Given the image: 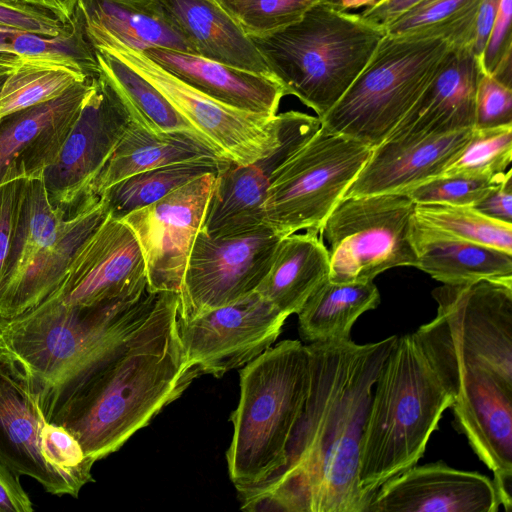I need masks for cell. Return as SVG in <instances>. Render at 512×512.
Returning a JSON list of instances; mask_svg holds the SVG:
<instances>
[{"label":"cell","mask_w":512,"mask_h":512,"mask_svg":"<svg viewBox=\"0 0 512 512\" xmlns=\"http://www.w3.org/2000/svg\"><path fill=\"white\" fill-rule=\"evenodd\" d=\"M398 336L306 344L309 383L285 466L238 492L245 511L365 512L359 483L361 441L373 389Z\"/></svg>","instance_id":"obj_1"},{"label":"cell","mask_w":512,"mask_h":512,"mask_svg":"<svg viewBox=\"0 0 512 512\" xmlns=\"http://www.w3.org/2000/svg\"><path fill=\"white\" fill-rule=\"evenodd\" d=\"M178 306V293L159 292L148 321L83 379L51 419L94 463L119 450L200 376L179 340Z\"/></svg>","instance_id":"obj_2"},{"label":"cell","mask_w":512,"mask_h":512,"mask_svg":"<svg viewBox=\"0 0 512 512\" xmlns=\"http://www.w3.org/2000/svg\"><path fill=\"white\" fill-rule=\"evenodd\" d=\"M159 292L85 307L37 305L0 317V366L35 393L51 421L73 391L150 318Z\"/></svg>","instance_id":"obj_3"},{"label":"cell","mask_w":512,"mask_h":512,"mask_svg":"<svg viewBox=\"0 0 512 512\" xmlns=\"http://www.w3.org/2000/svg\"><path fill=\"white\" fill-rule=\"evenodd\" d=\"M453 401L415 333L397 337L376 380L362 435L359 483L368 503L385 482L418 463Z\"/></svg>","instance_id":"obj_4"},{"label":"cell","mask_w":512,"mask_h":512,"mask_svg":"<svg viewBox=\"0 0 512 512\" xmlns=\"http://www.w3.org/2000/svg\"><path fill=\"white\" fill-rule=\"evenodd\" d=\"M385 36L359 14L323 1L297 21L250 36L285 95L297 97L321 120L346 92Z\"/></svg>","instance_id":"obj_5"},{"label":"cell","mask_w":512,"mask_h":512,"mask_svg":"<svg viewBox=\"0 0 512 512\" xmlns=\"http://www.w3.org/2000/svg\"><path fill=\"white\" fill-rule=\"evenodd\" d=\"M308 383V351L298 340L279 342L240 370V398L230 415L233 436L226 453L238 492L262 485L285 466Z\"/></svg>","instance_id":"obj_6"},{"label":"cell","mask_w":512,"mask_h":512,"mask_svg":"<svg viewBox=\"0 0 512 512\" xmlns=\"http://www.w3.org/2000/svg\"><path fill=\"white\" fill-rule=\"evenodd\" d=\"M432 296L436 316L414 333L445 387L470 368L512 386V281L443 284Z\"/></svg>","instance_id":"obj_7"},{"label":"cell","mask_w":512,"mask_h":512,"mask_svg":"<svg viewBox=\"0 0 512 512\" xmlns=\"http://www.w3.org/2000/svg\"><path fill=\"white\" fill-rule=\"evenodd\" d=\"M450 43L422 34H385L346 92L320 120L326 130L371 148L405 116L436 72Z\"/></svg>","instance_id":"obj_8"},{"label":"cell","mask_w":512,"mask_h":512,"mask_svg":"<svg viewBox=\"0 0 512 512\" xmlns=\"http://www.w3.org/2000/svg\"><path fill=\"white\" fill-rule=\"evenodd\" d=\"M371 151L321 126L277 171L263 204L262 225L279 237L301 230L320 233Z\"/></svg>","instance_id":"obj_9"},{"label":"cell","mask_w":512,"mask_h":512,"mask_svg":"<svg viewBox=\"0 0 512 512\" xmlns=\"http://www.w3.org/2000/svg\"><path fill=\"white\" fill-rule=\"evenodd\" d=\"M414 213L415 203L403 192L344 196L320 230L329 244L328 279L371 281L391 268L416 267Z\"/></svg>","instance_id":"obj_10"},{"label":"cell","mask_w":512,"mask_h":512,"mask_svg":"<svg viewBox=\"0 0 512 512\" xmlns=\"http://www.w3.org/2000/svg\"><path fill=\"white\" fill-rule=\"evenodd\" d=\"M0 461L50 494L77 498L93 481L92 462L78 440L50 422L38 396L0 366Z\"/></svg>","instance_id":"obj_11"},{"label":"cell","mask_w":512,"mask_h":512,"mask_svg":"<svg viewBox=\"0 0 512 512\" xmlns=\"http://www.w3.org/2000/svg\"><path fill=\"white\" fill-rule=\"evenodd\" d=\"M132 120L111 82L102 73L95 76L59 155L42 175L50 203L65 218L98 198L91 186Z\"/></svg>","instance_id":"obj_12"},{"label":"cell","mask_w":512,"mask_h":512,"mask_svg":"<svg viewBox=\"0 0 512 512\" xmlns=\"http://www.w3.org/2000/svg\"><path fill=\"white\" fill-rule=\"evenodd\" d=\"M127 63L150 81L174 108L226 159L247 165L276 142L277 118L237 109L186 84L142 51L111 40L91 43Z\"/></svg>","instance_id":"obj_13"},{"label":"cell","mask_w":512,"mask_h":512,"mask_svg":"<svg viewBox=\"0 0 512 512\" xmlns=\"http://www.w3.org/2000/svg\"><path fill=\"white\" fill-rule=\"evenodd\" d=\"M280 239L265 225L224 237H210L200 230L178 293V318L190 319L255 291Z\"/></svg>","instance_id":"obj_14"},{"label":"cell","mask_w":512,"mask_h":512,"mask_svg":"<svg viewBox=\"0 0 512 512\" xmlns=\"http://www.w3.org/2000/svg\"><path fill=\"white\" fill-rule=\"evenodd\" d=\"M288 316L253 291L190 319L177 320L187 361L199 374L222 377L271 347Z\"/></svg>","instance_id":"obj_15"},{"label":"cell","mask_w":512,"mask_h":512,"mask_svg":"<svg viewBox=\"0 0 512 512\" xmlns=\"http://www.w3.org/2000/svg\"><path fill=\"white\" fill-rule=\"evenodd\" d=\"M274 145L247 165L229 162L217 175L201 231L210 237L244 234L262 226L263 204L277 171L321 127L299 111L277 113Z\"/></svg>","instance_id":"obj_16"},{"label":"cell","mask_w":512,"mask_h":512,"mask_svg":"<svg viewBox=\"0 0 512 512\" xmlns=\"http://www.w3.org/2000/svg\"><path fill=\"white\" fill-rule=\"evenodd\" d=\"M216 175L200 176L121 219L141 247L152 292L179 293L191 249L204 223Z\"/></svg>","instance_id":"obj_17"},{"label":"cell","mask_w":512,"mask_h":512,"mask_svg":"<svg viewBox=\"0 0 512 512\" xmlns=\"http://www.w3.org/2000/svg\"><path fill=\"white\" fill-rule=\"evenodd\" d=\"M146 265L129 226L111 216L86 239L59 286L40 304L85 307L143 292Z\"/></svg>","instance_id":"obj_18"},{"label":"cell","mask_w":512,"mask_h":512,"mask_svg":"<svg viewBox=\"0 0 512 512\" xmlns=\"http://www.w3.org/2000/svg\"><path fill=\"white\" fill-rule=\"evenodd\" d=\"M451 408L458 429L493 473L501 505L512 510V386L495 374L470 368L458 377Z\"/></svg>","instance_id":"obj_19"},{"label":"cell","mask_w":512,"mask_h":512,"mask_svg":"<svg viewBox=\"0 0 512 512\" xmlns=\"http://www.w3.org/2000/svg\"><path fill=\"white\" fill-rule=\"evenodd\" d=\"M94 77L0 119V183L12 177H42L59 155Z\"/></svg>","instance_id":"obj_20"},{"label":"cell","mask_w":512,"mask_h":512,"mask_svg":"<svg viewBox=\"0 0 512 512\" xmlns=\"http://www.w3.org/2000/svg\"><path fill=\"white\" fill-rule=\"evenodd\" d=\"M500 505L489 477L438 461L415 464L385 482L365 512H497Z\"/></svg>","instance_id":"obj_21"},{"label":"cell","mask_w":512,"mask_h":512,"mask_svg":"<svg viewBox=\"0 0 512 512\" xmlns=\"http://www.w3.org/2000/svg\"><path fill=\"white\" fill-rule=\"evenodd\" d=\"M482 73L480 59L470 43L450 44L429 83L385 140L420 139L473 129Z\"/></svg>","instance_id":"obj_22"},{"label":"cell","mask_w":512,"mask_h":512,"mask_svg":"<svg viewBox=\"0 0 512 512\" xmlns=\"http://www.w3.org/2000/svg\"><path fill=\"white\" fill-rule=\"evenodd\" d=\"M108 214L105 201L98 197L65 218L56 238L0 285V317L18 316L48 297L64 279L79 248Z\"/></svg>","instance_id":"obj_23"},{"label":"cell","mask_w":512,"mask_h":512,"mask_svg":"<svg viewBox=\"0 0 512 512\" xmlns=\"http://www.w3.org/2000/svg\"><path fill=\"white\" fill-rule=\"evenodd\" d=\"M472 130L383 141L372 148L344 196L402 193L440 175L467 143Z\"/></svg>","instance_id":"obj_24"},{"label":"cell","mask_w":512,"mask_h":512,"mask_svg":"<svg viewBox=\"0 0 512 512\" xmlns=\"http://www.w3.org/2000/svg\"><path fill=\"white\" fill-rule=\"evenodd\" d=\"M142 52L186 84L237 109L274 117L285 96L272 76L172 49L153 47Z\"/></svg>","instance_id":"obj_25"},{"label":"cell","mask_w":512,"mask_h":512,"mask_svg":"<svg viewBox=\"0 0 512 512\" xmlns=\"http://www.w3.org/2000/svg\"><path fill=\"white\" fill-rule=\"evenodd\" d=\"M89 42L111 40L130 48H166L198 55L157 0H80Z\"/></svg>","instance_id":"obj_26"},{"label":"cell","mask_w":512,"mask_h":512,"mask_svg":"<svg viewBox=\"0 0 512 512\" xmlns=\"http://www.w3.org/2000/svg\"><path fill=\"white\" fill-rule=\"evenodd\" d=\"M191 41L199 56L271 76L239 22L215 0H157Z\"/></svg>","instance_id":"obj_27"},{"label":"cell","mask_w":512,"mask_h":512,"mask_svg":"<svg viewBox=\"0 0 512 512\" xmlns=\"http://www.w3.org/2000/svg\"><path fill=\"white\" fill-rule=\"evenodd\" d=\"M411 236L416 268L443 284L512 281V254L448 234L419 220L415 213Z\"/></svg>","instance_id":"obj_28"},{"label":"cell","mask_w":512,"mask_h":512,"mask_svg":"<svg viewBox=\"0 0 512 512\" xmlns=\"http://www.w3.org/2000/svg\"><path fill=\"white\" fill-rule=\"evenodd\" d=\"M202 157L225 158L199 135L181 131L154 133L132 120L90 193L100 197L109 187L136 173Z\"/></svg>","instance_id":"obj_29"},{"label":"cell","mask_w":512,"mask_h":512,"mask_svg":"<svg viewBox=\"0 0 512 512\" xmlns=\"http://www.w3.org/2000/svg\"><path fill=\"white\" fill-rule=\"evenodd\" d=\"M329 276V253L321 234L293 233L278 242L271 266L256 288L286 316L298 314Z\"/></svg>","instance_id":"obj_30"},{"label":"cell","mask_w":512,"mask_h":512,"mask_svg":"<svg viewBox=\"0 0 512 512\" xmlns=\"http://www.w3.org/2000/svg\"><path fill=\"white\" fill-rule=\"evenodd\" d=\"M380 303L379 290L371 281L325 280L298 312V330L307 343L350 339L356 320Z\"/></svg>","instance_id":"obj_31"},{"label":"cell","mask_w":512,"mask_h":512,"mask_svg":"<svg viewBox=\"0 0 512 512\" xmlns=\"http://www.w3.org/2000/svg\"><path fill=\"white\" fill-rule=\"evenodd\" d=\"M229 162L225 158L202 157L160 166L115 183L100 197L107 205L109 216L121 220L200 176L218 174Z\"/></svg>","instance_id":"obj_32"},{"label":"cell","mask_w":512,"mask_h":512,"mask_svg":"<svg viewBox=\"0 0 512 512\" xmlns=\"http://www.w3.org/2000/svg\"><path fill=\"white\" fill-rule=\"evenodd\" d=\"M95 53L100 73L125 100L135 122L154 133L181 131L203 137L167 98L135 69L106 50L95 49Z\"/></svg>","instance_id":"obj_33"},{"label":"cell","mask_w":512,"mask_h":512,"mask_svg":"<svg viewBox=\"0 0 512 512\" xmlns=\"http://www.w3.org/2000/svg\"><path fill=\"white\" fill-rule=\"evenodd\" d=\"M64 213L53 207L42 177L25 180L0 285L12 278L60 230Z\"/></svg>","instance_id":"obj_34"},{"label":"cell","mask_w":512,"mask_h":512,"mask_svg":"<svg viewBox=\"0 0 512 512\" xmlns=\"http://www.w3.org/2000/svg\"><path fill=\"white\" fill-rule=\"evenodd\" d=\"M0 53L66 65L89 77L100 73L95 49L85 35L78 6L70 30L58 36H45L0 25Z\"/></svg>","instance_id":"obj_35"},{"label":"cell","mask_w":512,"mask_h":512,"mask_svg":"<svg viewBox=\"0 0 512 512\" xmlns=\"http://www.w3.org/2000/svg\"><path fill=\"white\" fill-rule=\"evenodd\" d=\"M481 0H423L385 29L390 36L422 34L441 37L450 44L472 45Z\"/></svg>","instance_id":"obj_36"},{"label":"cell","mask_w":512,"mask_h":512,"mask_svg":"<svg viewBox=\"0 0 512 512\" xmlns=\"http://www.w3.org/2000/svg\"><path fill=\"white\" fill-rule=\"evenodd\" d=\"M87 78L66 65L20 58L0 90V119L51 100Z\"/></svg>","instance_id":"obj_37"},{"label":"cell","mask_w":512,"mask_h":512,"mask_svg":"<svg viewBox=\"0 0 512 512\" xmlns=\"http://www.w3.org/2000/svg\"><path fill=\"white\" fill-rule=\"evenodd\" d=\"M415 216L458 238L512 254V224L491 219L472 206L415 204Z\"/></svg>","instance_id":"obj_38"},{"label":"cell","mask_w":512,"mask_h":512,"mask_svg":"<svg viewBox=\"0 0 512 512\" xmlns=\"http://www.w3.org/2000/svg\"><path fill=\"white\" fill-rule=\"evenodd\" d=\"M511 161L512 125L473 128L467 143L441 174L493 176L505 173Z\"/></svg>","instance_id":"obj_39"},{"label":"cell","mask_w":512,"mask_h":512,"mask_svg":"<svg viewBox=\"0 0 512 512\" xmlns=\"http://www.w3.org/2000/svg\"><path fill=\"white\" fill-rule=\"evenodd\" d=\"M506 172L493 176L441 174L403 193H406L415 204L472 206L499 184Z\"/></svg>","instance_id":"obj_40"},{"label":"cell","mask_w":512,"mask_h":512,"mask_svg":"<svg viewBox=\"0 0 512 512\" xmlns=\"http://www.w3.org/2000/svg\"><path fill=\"white\" fill-rule=\"evenodd\" d=\"M318 1L248 0L236 20L249 37L260 36L297 21Z\"/></svg>","instance_id":"obj_41"},{"label":"cell","mask_w":512,"mask_h":512,"mask_svg":"<svg viewBox=\"0 0 512 512\" xmlns=\"http://www.w3.org/2000/svg\"><path fill=\"white\" fill-rule=\"evenodd\" d=\"M512 0H500L496 18L480 57L483 73L501 80L512 78Z\"/></svg>","instance_id":"obj_42"},{"label":"cell","mask_w":512,"mask_h":512,"mask_svg":"<svg viewBox=\"0 0 512 512\" xmlns=\"http://www.w3.org/2000/svg\"><path fill=\"white\" fill-rule=\"evenodd\" d=\"M512 125V87L482 73L476 91L474 129Z\"/></svg>","instance_id":"obj_43"},{"label":"cell","mask_w":512,"mask_h":512,"mask_svg":"<svg viewBox=\"0 0 512 512\" xmlns=\"http://www.w3.org/2000/svg\"><path fill=\"white\" fill-rule=\"evenodd\" d=\"M0 25L38 33L58 36L70 30L50 11L18 0H0Z\"/></svg>","instance_id":"obj_44"},{"label":"cell","mask_w":512,"mask_h":512,"mask_svg":"<svg viewBox=\"0 0 512 512\" xmlns=\"http://www.w3.org/2000/svg\"><path fill=\"white\" fill-rule=\"evenodd\" d=\"M25 180L24 177H12L0 183V276L9 249Z\"/></svg>","instance_id":"obj_45"},{"label":"cell","mask_w":512,"mask_h":512,"mask_svg":"<svg viewBox=\"0 0 512 512\" xmlns=\"http://www.w3.org/2000/svg\"><path fill=\"white\" fill-rule=\"evenodd\" d=\"M472 207L491 219L512 224V169Z\"/></svg>","instance_id":"obj_46"},{"label":"cell","mask_w":512,"mask_h":512,"mask_svg":"<svg viewBox=\"0 0 512 512\" xmlns=\"http://www.w3.org/2000/svg\"><path fill=\"white\" fill-rule=\"evenodd\" d=\"M17 476L0 461V512H32L33 503Z\"/></svg>","instance_id":"obj_47"},{"label":"cell","mask_w":512,"mask_h":512,"mask_svg":"<svg viewBox=\"0 0 512 512\" xmlns=\"http://www.w3.org/2000/svg\"><path fill=\"white\" fill-rule=\"evenodd\" d=\"M423 0H381L366 7L359 15L369 23L385 29L416 4Z\"/></svg>","instance_id":"obj_48"},{"label":"cell","mask_w":512,"mask_h":512,"mask_svg":"<svg viewBox=\"0 0 512 512\" xmlns=\"http://www.w3.org/2000/svg\"><path fill=\"white\" fill-rule=\"evenodd\" d=\"M50 11L62 23L69 24L80 0H18Z\"/></svg>","instance_id":"obj_49"},{"label":"cell","mask_w":512,"mask_h":512,"mask_svg":"<svg viewBox=\"0 0 512 512\" xmlns=\"http://www.w3.org/2000/svg\"><path fill=\"white\" fill-rule=\"evenodd\" d=\"M331 6L342 10L348 11L351 9H357L360 7H370L381 0H321Z\"/></svg>","instance_id":"obj_50"},{"label":"cell","mask_w":512,"mask_h":512,"mask_svg":"<svg viewBox=\"0 0 512 512\" xmlns=\"http://www.w3.org/2000/svg\"><path fill=\"white\" fill-rule=\"evenodd\" d=\"M248 0H217V3L235 19Z\"/></svg>","instance_id":"obj_51"},{"label":"cell","mask_w":512,"mask_h":512,"mask_svg":"<svg viewBox=\"0 0 512 512\" xmlns=\"http://www.w3.org/2000/svg\"><path fill=\"white\" fill-rule=\"evenodd\" d=\"M217 2V0H215Z\"/></svg>","instance_id":"obj_52"}]
</instances>
